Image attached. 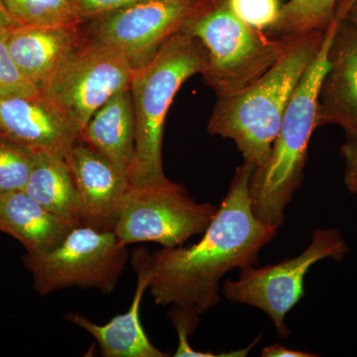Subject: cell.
<instances>
[{
    "mask_svg": "<svg viewBox=\"0 0 357 357\" xmlns=\"http://www.w3.org/2000/svg\"><path fill=\"white\" fill-rule=\"evenodd\" d=\"M79 138L128 178L135 150V119L130 88L107 100L91 117Z\"/></svg>",
    "mask_w": 357,
    "mask_h": 357,
    "instance_id": "cell-16",
    "label": "cell"
},
{
    "mask_svg": "<svg viewBox=\"0 0 357 357\" xmlns=\"http://www.w3.org/2000/svg\"><path fill=\"white\" fill-rule=\"evenodd\" d=\"M198 203L182 185L169 178L130 187L122 196L114 232L123 245L154 243L177 248L208 229L218 211Z\"/></svg>",
    "mask_w": 357,
    "mask_h": 357,
    "instance_id": "cell-7",
    "label": "cell"
},
{
    "mask_svg": "<svg viewBox=\"0 0 357 357\" xmlns=\"http://www.w3.org/2000/svg\"><path fill=\"white\" fill-rule=\"evenodd\" d=\"M325 31L294 37L285 53L255 83L236 95L218 98L208 132L234 141L244 163L256 169L267 161L288 103L316 58Z\"/></svg>",
    "mask_w": 357,
    "mask_h": 357,
    "instance_id": "cell-2",
    "label": "cell"
},
{
    "mask_svg": "<svg viewBox=\"0 0 357 357\" xmlns=\"http://www.w3.org/2000/svg\"><path fill=\"white\" fill-rule=\"evenodd\" d=\"M91 40L84 23L17 25L9 30L7 44L21 73L41 91Z\"/></svg>",
    "mask_w": 357,
    "mask_h": 357,
    "instance_id": "cell-11",
    "label": "cell"
},
{
    "mask_svg": "<svg viewBox=\"0 0 357 357\" xmlns=\"http://www.w3.org/2000/svg\"><path fill=\"white\" fill-rule=\"evenodd\" d=\"M24 192L74 227L82 225L79 195L64 155L35 153Z\"/></svg>",
    "mask_w": 357,
    "mask_h": 357,
    "instance_id": "cell-18",
    "label": "cell"
},
{
    "mask_svg": "<svg viewBox=\"0 0 357 357\" xmlns=\"http://www.w3.org/2000/svg\"><path fill=\"white\" fill-rule=\"evenodd\" d=\"M20 25L79 24L76 0H1Z\"/></svg>",
    "mask_w": 357,
    "mask_h": 357,
    "instance_id": "cell-20",
    "label": "cell"
},
{
    "mask_svg": "<svg viewBox=\"0 0 357 357\" xmlns=\"http://www.w3.org/2000/svg\"><path fill=\"white\" fill-rule=\"evenodd\" d=\"M76 184L82 225L114 230L128 178L102 155L77 138L64 155Z\"/></svg>",
    "mask_w": 357,
    "mask_h": 357,
    "instance_id": "cell-12",
    "label": "cell"
},
{
    "mask_svg": "<svg viewBox=\"0 0 357 357\" xmlns=\"http://www.w3.org/2000/svg\"><path fill=\"white\" fill-rule=\"evenodd\" d=\"M253 167H237L229 192L203 238L191 246L163 248L150 255V292L159 306L204 314L220 302V282L234 269L255 266L279 227L255 217L249 197Z\"/></svg>",
    "mask_w": 357,
    "mask_h": 357,
    "instance_id": "cell-1",
    "label": "cell"
},
{
    "mask_svg": "<svg viewBox=\"0 0 357 357\" xmlns=\"http://www.w3.org/2000/svg\"><path fill=\"white\" fill-rule=\"evenodd\" d=\"M8 32L0 33V98L17 95H33L39 89L21 73L9 52Z\"/></svg>",
    "mask_w": 357,
    "mask_h": 357,
    "instance_id": "cell-24",
    "label": "cell"
},
{
    "mask_svg": "<svg viewBox=\"0 0 357 357\" xmlns=\"http://www.w3.org/2000/svg\"><path fill=\"white\" fill-rule=\"evenodd\" d=\"M34 154L0 136V192L24 191Z\"/></svg>",
    "mask_w": 357,
    "mask_h": 357,
    "instance_id": "cell-21",
    "label": "cell"
},
{
    "mask_svg": "<svg viewBox=\"0 0 357 357\" xmlns=\"http://www.w3.org/2000/svg\"><path fill=\"white\" fill-rule=\"evenodd\" d=\"M73 227L24 191L0 192V231L20 241L27 253L49 250Z\"/></svg>",
    "mask_w": 357,
    "mask_h": 357,
    "instance_id": "cell-17",
    "label": "cell"
},
{
    "mask_svg": "<svg viewBox=\"0 0 357 357\" xmlns=\"http://www.w3.org/2000/svg\"><path fill=\"white\" fill-rule=\"evenodd\" d=\"M208 0H138L84 22L89 37L116 49L134 68L146 65L174 35L182 32Z\"/></svg>",
    "mask_w": 357,
    "mask_h": 357,
    "instance_id": "cell-10",
    "label": "cell"
},
{
    "mask_svg": "<svg viewBox=\"0 0 357 357\" xmlns=\"http://www.w3.org/2000/svg\"><path fill=\"white\" fill-rule=\"evenodd\" d=\"M261 356L263 357H312L316 354H311L310 352L291 351L280 344L269 345L262 349Z\"/></svg>",
    "mask_w": 357,
    "mask_h": 357,
    "instance_id": "cell-28",
    "label": "cell"
},
{
    "mask_svg": "<svg viewBox=\"0 0 357 357\" xmlns=\"http://www.w3.org/2000/svg\"><path fill=\"white\" fill-rule=\"evenodd\" d=\"M138 0H76L77 13L84 22L131 6Z\"/></svg>",
    "mask_w": 357,
    "mask_h": 357,
    "instance_id": "cell-25",
    "label": "cell"
},
{
    "mask_svg": "<svg viewBox=\"0 0 357 357\" xmlns=\"http://www.w3.org/2000/svg\"><path fill=\"white\" fill-rule=\"evenodd\" d=\"M128 259V246L119 241L114 230L84 225L73 227L49 250L24 256L25 266L40 295L74 286L112 292Z\"/></svg>",
    "mask_w": 357,
    "mask_h": 357,
    "instance_id": "cell-6",
    "label": "cell"
},
{
    "mask_svg": "<svg viewBox=\"0 0 357 357\" xmlns=\"http://www.w3.org/2000/svg\"><path fill=\"white\" fill-rule=\"evenodd\" d=\"M347 246L335 229H317L309 248L297 257L276 265L241 270L238 280L223 284L227 300L258 307L273 321L279 337L290 335L286 316L304 296L305 277L310 268L326 258L340 259Z\"/></svg>",
    "mask_w": 357,
    "mask_h": 357,
    "instance_id": "cell-8",
    "label": "cell"
},
{
    "mask_svg": "<svg viewBox=\"0 0 357 357\" xmlns=\"http://www.w3.org/2000/svg\"><path fill=\"white\" fill-rule=\"evenodd\" d=\"M134 70L121 52L91 39L41 93L79 136L107 100L130 88Z\"/></svg>",
    "mask_w": 357,
    "mask_h": 357,
    "instance_id": "cell-9",
    "label": "cell"
},
{
    "mask_svg": "<svg viewBox=\"0 0 357 357\" xmlns=\"http://www.w3.org/2000/svg\"><path fill=\"white\" fill-rule=\"evenodd\" d=\"M0 136L33 153L62 155L79 138L41 91L0 98Z\"/></svg>",
    "mask_w": 357,
    "mask_h": 357,
    "instance_id": "cell-13",
    "label": "cell"
},
{
    "mask_svg": "<svg viewBox=\"0 0 357 357\" xmlns=\"http://www.w3.org/2000/svg\"><path fill=\"white\" fill-rule=\"evenodd\" d=\"M227 9L244 24L252 29L269 33L278 22L281 0H220Z\"/></svg>",
    "mask_w": 357,
    "mask_h": 357,
    "instance_id": "cell-22",
    "label": "cell"
},
{
    "mask_svg": "<svg viewBox=\"0 0 357 357\" xmlns=\"http://www.w3.org/2000/svg\"><path fill=\"white\" fill-rule=\"evenodd\" d=\"M203 47L185 33L174 35L146 65L137 68L130 83L135 150L128 183L130 187L165 180L162 142L167 114L174 98L190 77L201 74Z\"/></svg>",
    "mask_w": 357,
    "mask_h": 357,
    "instance_id": "cell-4",
    "label": "cell"
},
{
    "mask_svg": "<svg viewBox=\"0 0 357 357\" xmlns=\"http://www.w3.org/2000/svg\"><path fill=\"white\" fill-rule=\"evenodd\" d=\"M340 0H289L283 4L280 17L268 34L297 37L307 33L325 31L335 17Z\"/></svg>",
    "mask_w": 357,
    "mask_h": 357,
    "instance_id": "cell-19",
    "label": "cell"
},
{
    "mask_svg": "<svg viewBox=\"0 0 357 357\" xmlns=\"http://www.w3.org/2000/svg\"><path fill=\"white\" fill-rule=\"evenodd\" d=\"M335 15L357 30V0H340Z\"/></svg>",
    "mask_w": 357,
    "mask_h": 357,
    "instance_id": "cell-27",
    "label": "cell"
},
{
    "mask_svg": "<svg viewBox=\"0 0 357 357\" xmlns=\"http://www.w3.org/2000/svg\"><path fill=\"white\" fill-rule=\"evenodd\" d=\"M344 180L349 191L357 195V172L345 173Z\"/></svg>",
    "mask_w": 357,
    "mask_h": 357,
    "instance_id": "cell-30",
    "label": "cell"
},
{
    "mask_svg": "<svg viewBox=\"0 0 357 357\" xmlns=\"http://www.w3.org/2000/svg\"><path fill=\"white\" fill-rule=\"evenodd\" d=\"M347 133V140L342 147L345 161V173L357 172V128Z\"/></svg>",
    "mask_w": 357,
    "mask_h": 357,
    "instance_id": "cell-26",
    "label": "cell"
},
{
    "mask_svg": "<svg viewBox=\"0 0 357 357\" xmlns=\"http://www.w3.org/2000/svg\"><path fill=\"white\" fill-rule=\"evenodd\" d=\"M17 25H20L17 21L14 20L11 13L7 10L3 2L0 0V33L13 29V27Z\"/></svg>",
    "mask_w": 357,
    "mask_h": 357,
    "instance_id": "cell-29",
    "label": "cell"
},
{
    "mask_svg": "<svg viewBox=\"0 0 357 357\" xmlns=\"http://www.w3.org/2000/svg\"><path fill=\"white\" fill-rule=\"evenodd\" d=\"M182 32L203 47L204 64L199 75L218 98L236 95L255 83L282 57L294 38L252 29L220 0H208Z\"/></svg>",
    "mask_w": 357,
    "mask_h": 357,
    "instance_id": "cell-5",
    "label": "cell"
},
{
    "mask_svg": "<svg viewBox=\"0 0 357 357\" xmlns=\"http://www.w3.org/2000/svg\"><path fill=\"white\" fill-rule=\"evenodd\" d=\"M338 23L335 16L316 58L294 91L267 161L253 169L249 182L251 208L267 225H283L286 208L302 185L310 139L318 128L319 91L330 67V49Z\"/></svg>",
    "mask_w": 357,
    "mask_h": 357,
    "instance_id": "cell-3",
    "label": "cell"
},
{
    "mask_svg": "<svg viewBox=\"0 0 357 357\" xmlns=\"http://www.w3.org/2000/svg\"><path fill=\"white\" fill-rule=\"evenodd\" d=\"M133 266L137 274V285L131 306L128 312L117 314L105 325H96L91 319L68 312L66 319L93 335L105 357H166L148 338L141 325V301L149 288L152 272L150 255L145 249H138L133 256Z\"/></svg>",
    "mask_w": 357,
    "mask_h": 357,
    "instance_id": "cell-14",
    "label": "cell"
},
{
    "mask_svg": "<svg viewBox=\"0 0 357 357\" xmlns=\"http://www.w3.org/2000/svg\"><path fill=\"white\" fill-rule=\"evenodd\" d=\"M169 317L178 333V344L177 351L174 356L176 357H244L255 347L260 340V337L256 338L252 344L243 349L236 351L223 352L222 354H215L213 352H202L195 351L189 344V337L196 330L199 324V314L196 312L173 306L169 312Z\"/></svg>",
    "mask_w": 357,
    "mask_h": 357,
    "instance_id": "cell-23",
    "label": "cell"
},
{
    "mask_svg": "<svg viewBox=\"0 0 357 357\" xmlns=\"http://www.w3.org/2000/svg\"><path fill=\"white\" fill-rule=\"evenodd\" d=\"M317 121L318 128L337 124L345 132L357 128V30L340 20L319 91Z\"/></svg>",
    "mask_w": 357,
    "mask_h": 357,
    "instance_id": "cell-15",
    "label": "cell"
}]
</instances>
